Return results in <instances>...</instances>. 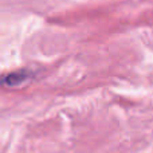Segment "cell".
<instances>
[{
  "instance_id": "cell-1",
  "label": "cell",
  "mask_w": 153,
  "mask_h": 153,
  "mask_svg": "<svg viewBox=\"0 0 153 153\" xmlns=\"http://www.w3.org/2000/svg\"><path fill=\"white\" fill-rule=\"evenodd\" d=\"M27 78H28V74L26 71H18V73L8 74L5 78L1 79V82L4 85H7V86H16V85L23 83Z\"/></svg>"
}]
</instances>
